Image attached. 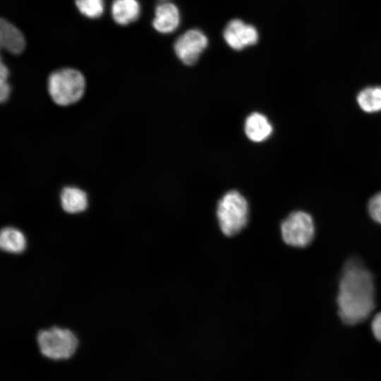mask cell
I'll use <instances>...</instances> for the list:
<instances>
[{"label": "cell", "instance_id": "6da1fadb", "mask_svg": "<svg viewBox=\"0 0 381 381\" xmlns=\"http://www.w3.org/2000/svg\"><path fill=\"white\" fill-rule=\"evenodd\" d=\"M337 303L341 320L349 325L365 320L375 308L373 274L356 258L348 260L344 266Z\"/></svg>", "mask_w": 381, "mask_h": 381}, {"label": "cell", "instance_id": "7a4b0ae2", "mask_svg": "<svg viewBox=\"0 0 381 381\" xmlns=\"http://www.w3.org/2000/svg\"><path fill=\"white\" fill-rule=\"evenodd\" d=\"M48 92L58 105L68 106L77 102L83 97L85 80L78 70L65 68L52 72L48 78Z\"/></svg>", "mask_w": 381, "mask_h": 381}, {"label": "cell", "instance_id": "3957f363", "mask_svg": "<svg viewBox=\"0 0 381 381\" xmlns=\"http://www.w3.org/2000/svg\"><path fill=\"white\" fill-rule=\"evenodd\" d=\"M217 217L222 233L228 236L241 231L248 220V204L236 190L226 193L217 207Z\"/></svg>", "mask_w": 381, "mask_h": 381}, {"label": "cell", "instance_id": "277c9868", "mask_svg": "<svg viewBox=\"0 0 381 381\" xmlns=\"http://www.w3.org/2000/svg\"><path fill=\"white\" fill-rule=\"evenodd\" d=\"M41 353L52 359H66L75 353L78 341L69 329L52 327L39 332L37 337Z\"/></svg>", "mask_w": 381, "mask_h": 381}, {"label": "cell", "instance_id": "5b68a950", "mask_svg": "<svg viewBox=\"0 0 381 381\" xmlns=\"http://www.w3.org/2000/svg\"><path fill=\"white\" fill-rule=\"evenodd\" d=\"M283 241L287 245L304 248L315 236V224L312 217L303 211H294L283 220L280 226Z\"/></svg>", "mask_w": 381, "mask_h": 381}, {"label": "cell", "instance_id": "8992f818", "mask_svg": "<svg viewBox=\"0 0 381 381\" xmlns=\"http://www.w3.org/2000/svg\"><path fill=\"white\" fill-rule=\"evenodd\" d=\"M208 45V39L198 29H190L180 35L174 44V52L185 65L190 66L198 60Z\"/></svg>", "mask_w": 381, "mask_h": 381}, {"label": "cell", "instance_id": "52a82bcc", "mask_svg": "<svg viewBox=\"0 0 381 381\" xmlns=\"http://www.w3.org/2000/svg\"><path fill=\"white\" fill-rule=\"evenodd\" d=\"M223 37L231 49L239 51L255 44L259 40L257 29L240 19H233L225 26Z\"/></svg>", "mask_w": 381, "mask_h": 381}, {"label": "cell", "instance_id": "ba28073f", "mask_svg": "<svg viewBox=\"0 0 381 381\" xmlns=\"http://www.w3.org/2000/svg\"><path fill=\"white\" fill-rule=\"evenodd\" d=\"M180 20L178 7L172 3L165 2L156 7L152 25L157 32L168 34L177 29Z\"/></svg>", "mask_w": 381, "mask_h": 381}, {"label": "cell", "instance_id": "9c48e42d", "mask_svg": "<svg viewBox=\"0 0 381 381\" xmlns=\"http://www.w3.org/2000/svg\"><path fill=\"white\" fill-rule=\"evenodd\" d=\"M0 45L15 54L21 53L25 47V39L22 32L4 18L0 21Z\"/></svg>", "mask_w": 381, "mask_h": 381}, {"label": "cell", "instance_id": "30bf717a", "mask_svg": "<svg viewBox=\"0 0 381 381\" xmlns=\"http://www.w3.org/2000/svg\"><path fill=\"white\" fill-rule=\"evenodd\" d=\"M244 131L248 139L253 142H262L272 133V126L262 114L253 112L246 119Z\"/></svg>", "mask_w": 381, "mask_h": 381}, {"label": "cell", "instance_id": "8fae6325", "mask_svg": "<svg viewBox=\"0 0 381 381\" xmlns=\"http://www.w3.org/2000/svg\"><path fill=\"white\" fill-rule=\"evenodd\" d=\"M140 4L138 0H114L111 13L119 25H126L134 22L140 16Z\"/></svg>", "mask_w": 381, "mask_h": 381}, {"label": "cell", "instance_id": "7c38bea8", "mask_svg": "<svg viewBox=\"0 0 381 381\" xmlns=\"http://www.w3.org/2000/svg\"><path fill=\"white\" fill-rule=\"evenodd\" d=\"M62 209L67 213L83 212L87 207V196L85 191L76 187L64 188L60 195Z\"/></svg>", "mask_w": 381, "mask_h": 381}, {"label": "cell", "instance_id": "4fadbf2b", "mask_svg": "<svg viewBox=\"0 0 381 381\" xmlns=\"http://www.w3.org/2000/svg\"><path fill=\"white\" fill-rule=\"evenodd\" d=\"M26 241L18 229L7 226L1 230L0 247L2 250L11 253H21L25 248Z\"/></svg>", "mask_w": 381, "mask_h": 381}, {"label": "cell", "instance_id": "5bb4252c", "mask_svg": "<svg viewBox=\"0 0 381 381\" xmlns=\"http://www.w3.org/2000/svg\"><path fill=\"white\" fill-rule=\"evenodd\" d=\"M357 102L362 110L373 113L381 110V87H371L361 90L357 96Z\"/></svg>", "mask_w": 381, "mask_h": 381}, {"label": "cell", "instance_id": "9a60e30c", "mask_svg": "<svg viewBox=\"0 0 381 381\" xmlns=\"http://www.w3.org/2000/svg\"><path fill=\"white\" fill-rule=\"evenodd\" d=\"M75 3L78 11L90 18L101 16L104 10V0H75Z\"/></svg>", "mask_w": 381, "mask_h": 381}, {"label": "cell", "instance_id": "2e32d148", "mask_svg": "<svg viewBox=\"0 0 381 381\" xmlns=\"http://www.w3.org/2000/svg\"><path fill=\"white\" fill-rule=\"evenodd\" d=\"M368 209L373 220L381 224V192L376 193L370 199Z\"/></svg>", "mask_w": 381, "mask_h": 381}, {"label": "cell", "instance_id": "e0dca14e", "mask_svg": "<svg viewBox=\"0 0 381 381\" xmlns=\"http://www.w3.org/2000/svg\"><path fill=\"white\" fill-rule=\"evenodd\" d=\"M371 329L375 338L381 342V312L373 319Z\"/></svg>", "mask_w": 381, "mask_h": 381}, {"label": "cell", "instance_id": "ac0fdd59", "mask_svg": "<svg viewBox=\"0 0 381 381\" xmlns=\"http://www.w3.org/2000/svg\"><path fill=\"white\" fill-rule=\"evenodd\" d=\"M10 92L11 87L7 80H0V99L1 102L8 99Z\"/></svg>", "mask_w": 381, "mask_h": 381}]
</instances>
